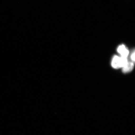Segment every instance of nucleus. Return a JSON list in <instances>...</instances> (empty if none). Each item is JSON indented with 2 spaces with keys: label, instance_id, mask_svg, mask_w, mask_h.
<instances>
[{
  "label": "nucleus",
  "instance_id": "1",
  "mask_svg": "<svg viewBox=\"0 0 135 135\" xmlns=\"http://www.w3.org/2000/svg\"><path fill=\"white\" fill-rule=\"evenodd\" d=\"M128 62L127 57H120L115 55L113 58L111 65L113 68L118 69L124 67Z\"/></svg>",
  "mask_w": 135,
  "mask_h": 135
},
{
  "label": "nucleus",
  "instance_id": "2",
  "mask_svg": "<svg viewBox=\"0 0 135 135\" xmlns=\"http://www.w3.org/2000/svg\"><path fill=\"white\" fill-rule=\"evenodd\" d=\"M117 51L122 57H127L129 54V50L124 45H121L118 47Z\"/></svg>",
  "mask_w": 135,
  "mask_h": 135
},
{
  "label": "nucleus",
  "instance_id": "3",
  "mask_svg": "<svg viewBox=\"0 0 135 135\" xmlns=\"http://www.w3.org/2000/svg\"><path fill=\"white\" fill-rule=\"evenodd\" d=\"M134 67V62L128 61L127 64L122 68V71L124 73L129 72L133 70Z\"/></svg>",
  "mask_w": 135,
  "mask_h": 135
},
{
  "label": "nucleus",
  "instance_id": "4",
  "mask_svg": "<svg viewBox=\"0 0 135 135\" xmlns=\"http://www.w3.org/2000/svg\"><path fill=\"white\" fill-rule=\"evenodd\" d=\"M131 59L132 62L134 63L135 62V50H134V51L132 52V54H131Z\"/></svg>",
  "mask_w": 135,
  "mask_h": 135
}]
</instances>
